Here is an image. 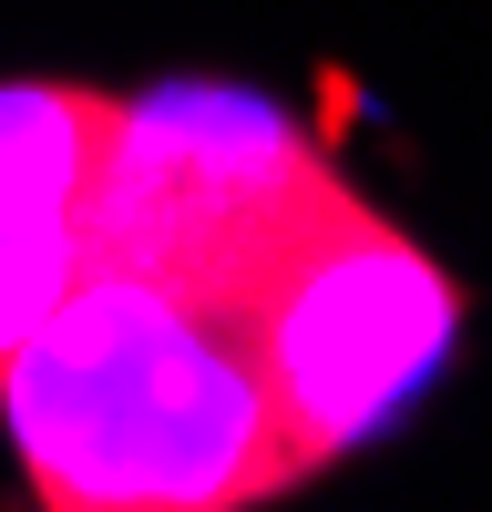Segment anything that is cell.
Here are the masks:
<instances>
[{
    "instance_id": "277c9868",
    "label": "cell",
    "mask_w": 492,
    "mask_h": 512,
    "mask_svg": "<svg viewBox=\"0 0 492 512\" xmlns=\"http://www.w3.org/2000/svg\"><path fill=\"white\" fill-rule=\"evenodd\" d=\"M103 123L93 82H0V359L93 277Z\"/></svg>"
},
{
    "instance_id": "6da1fadb",
    "label": "cell",
    "mask_w": 492,
    "mask_h": 512,
    "mask_svg": "<svg viewBox=\"0 0 492 512\" xmlns=\"http://www.w3.org/2000/svg\"><path fill=\"white\" fill-rule=\"evenodd\" d=\"M0 431L62 512H236L308 482L236 308L93 267L11 359Z\"/></svg>"
},
{
    "instance_id": "7a4b0ae2",
    "label": "cell",
    "mask_w": 492,
    "mask_h": 512,
    "mask_svg": "<svg viewBox=\"0 0 492 512\" xmlns=\"http://www.w3.org/2000/svg\"><path fill=\"white\" fill-rule=\"evenodd\" d=\"M318 144L246 82H154L113 93L103 123V175H93V267H134L236 308L328 205Z\"/></svg>"
},
{
    "instance_id": "3957f363",
    "label": "cell",
    "mask_w": 492,
    "mask_h": 512,
    "mask_svg": "<svg viewBox=\"0 0 492 512\" xmlns=\"http://www.w3.org/2000/svg\"><path fill=\"white\" fill-rule=\"evenodd\" d=\"M246 338L277 390V420L298 461H349L431 390L462 349V287L431 246H410L390 216H369L349 185L287 236V256L246 297Z\"/></svg>"
}]
</instances>
